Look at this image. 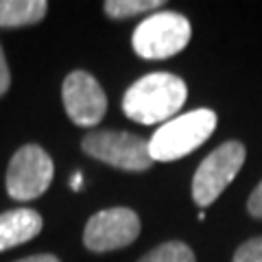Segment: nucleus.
<instances>
[{
    "label": "nucleus",
    "mask_w": 262,
    "mask_h": 262,
    "mask_svg": "<svg viewBox=\"0 0 262 262\" xmlns=\"http://www.w3.org/2000/svg\"><path fill=\"white\" fill-rule=\"evenodd\" d=\"M188 98V85L170 72H151L127 88L122 96L125 116L140 125H164L173 120Z\"/></svg>",
    "instance_id": "1"
},
{
    "label": "nucleus",
    "mask_w": 262,
    "mask_h": 262,
    "mask_svg": "<svg viewBox=\"0 0 262 262\" xmlns=\"http://www.w3.org/2000/svg\"><path fill=\"white\" fill-rule=\"evenodd\" d=\"M216 114L212 110H192L164 122L149 140L153 162H173L190 155L214 134Z\"/></svg>",
    "instance_id": "2"
},
{
    "label": "nucleus",
    "mask_w": 262,
    "mask_h": 262,
    "mask_svg": "<svg viewBox=\"0 0 262 262\" xmlns=\"http://www.w3.org/2000/svg\"><path fill=\"white\" fill-rule=\"evenodd\" d=\"M190 37L192 27L186 15L177 11H155L136 27L131 46L142 59L160 61L182 53Z\"/></svg>",
    "instance_id": "3"
},
{
    "label": "nucleus",
    "mask_w": 262,
    "mask_h": 262,
    "mask_svg": "<svg viewBox=\"0 0 262 262\" xmlns=\"http://www.w3.org/2000/svg\"><path fill=\"white\" fill-rule=\"evenodd\" d=\"M81 149L90 158L129 173H142L155 164L149 153V140L129 131H90L81 140Z\"/></svg>",
    "instance_id": "4"
},
{
    "label": "nucleus",
    "mask_w": 262,
    "mask_h": 262,
    "mask_svg": "<svg viewBox=\"0 0 262 262\" xmlns=\"http://www.w3.org/2000/svg\"><path fill=\"white\" fill-rule=\"evenodd\" d=\"M247 160V149L241 140H227L216 146L199 166H196L190 184L192 201L199 208L212 206L223 190L236 179Z\"/></svg>",
    "instance_id": "5"
},
{
    "label": "nucleus",
    "mask_w": 262,
    "mask_h": 262,
    "mask_svg": "<svg viewBox=\"0 0 262 262\" xmlns=\"http://www.w3.org/2000/svg\"><path fill=\"white\" fill-rule=\"evenodd\" d=\"M55 175V164L39 144H24L13 153L7 168V192L15 201L42 196Z\"/></svg>",
    "instance_id": "6"
},
{
    "label": "nucleus",
    "mask_w": 262,
    "mask_h": 262,
    "mask_svg": "<svg viewBox=\"0 0 262 262\" xmlns=\"http://www.w3.org/2000/svg\"><path fill=\"white\" fill-rule=\"evenodd\" d=\"M140 229V216L131 208H107L88 219L83 229V245L92 253L116 251L136 243Z\"/></svg>",
    "instance_id": "7"
},
{
    "label": "nucleus",
    "mask_w": 262,
    "mask_h": 262,
    "mask_svg": "<svg viewBox=\"0 0 262 262\" xmlns=\"http://www.w3.org/2000/svg\"><path fill=\"white\" fill-rule=\"evenodd\" d=\"M61 101L68 118L79 127H96L107 114L105 90L85 70H75L63 79Z\"/></svg>",
    "instance_id": "8"
},
{
    "label": "nucleus",
    "mask_w": 262,
    "mask_h": 262,
    "mask_svg": "<svg viewBox=\"0 0 262 262\" xmlns=\"http://www.w3.org/2000/svg\"><path fill=\"white\" fill-rule=\"evenodd\" d=\"M42 214L33 208H15L0 214V251L18 247L42 232Z\"/></svg>",
    "instance_id": "9"
},
{
    "label": "nucleus",
    "mask_w": 262,
    "mask_h": 262,
    "mask_svg": "<svg viewBox=\"0 0 262 262\" xmlns=\"http://www.w3.org/2000/svg\"><path fill=\"white\" fill-rule=\"evenodd\" d=\"M48 11L46 0H0V27L20 29L44 20Z\"/></svg>",
    "instance_id": "10"
},
{
    "label": "nucleus",
    "mask_w": 262,
    "mask_h": 262,
    "mask_svg": "<svg viewBox=\"0 0 262 262\" xmlns=\"http://www.w3.org/2000/svg\"><path fill=\"white\" fill-rule=\"evenodd\" d=\"M164 5H166L164 0H107L103 5V11L112 20H127L146 11L162 9Z\"/></svg>",
    "instance_id": "11"
},
{
    "label": "nucleus",
    "mask_w": 262,
    "mask_h": 262,
    "mask_svg": "<svg viewBox=\"0 0 262 262\" xmlns=\"http://www.w3.org/2000/svg\"><path fill=\"white\" fill-rule=\"evenodd\" d=\"M138 262H196L194 251L184 241H166L160 247L151 249Z\"/></svg>",
    "instance_id": "12"
},
{
    "label": "nucleus",
    "mask_w": 262,
    "mask_h": 262,
    "mask_svg": "<svg viewBox=\"0 0 262 262\" xmlns=\"http://www.w3.org/2000/svg\"><path fill=\"white\" fill-rule=\"evenodd\" d=\"M232 262H262V236H253L238 245Z\"/></svg>",
    "instance_id": "13"
},
{
    "label": "nucleus",
    "mask_w": 262,
    "mask_h": 262,
    "mask_svg": "<svg viewBox=\"0 0 262 262\" xmlns=\"http://www.w3.org/2000/svg\"><path fill=\"white\" fill-rule=\"evenodd\" d=\"M247 212H249L251 219L262 221V182L256 188H253L251 194H249V199H247Z\"/></svg>",
    "instance_id": "14"
},
{
    "label": "nucleus",
    "mask_w": 262,
    "mask_h": 262,
    "mask_svg": "<svg viewBox=\"0 0 262 262\" xmlns=\"http://www.w3.org/2000/svg\"><path fill=\"white\" fill-rule=\"evenodd\" d=\"M11 85V75H9V66H7V59H5V51L0 46V96L7 94V90Z\"/></svg>",
    "instance_id": "15"
},
{
    "label": "nucleus",
    "mask_w": 262,
    "mask_h": 262,
    "mask_svg": "<svg viewBox=\"0 0 262 262\" xmlns=\"http://www.w3.org/2000/svg\"><path fill=\"white\" fill-rule=\"evenodd\" d=\"M15 262H61L53 253H37V256H29V258H22V260H15Z\"/></svg>",
    "instance_id": "16"
},
{
    "label": "nucleus",
    "mask_w": 262,
    "mask_h": 262,
    "mask_svg": "<svg viewBox=\"0 0 262 262\" xmlns=\"http://www.w3.org/2000/svg\"><path fill=\"white\" fill-rule=\"evenodd\" d=\"M70 186H72V190H81V173H75V177H72Z\"/></svg>",
    "instance_id": "17"
}]
</instances>
